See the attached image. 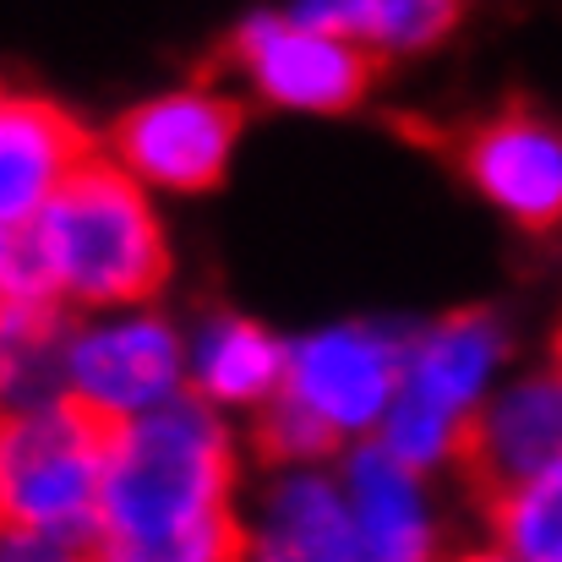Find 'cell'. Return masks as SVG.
<instances>
[{"label": "cell", "instance_id": "cell-1", "mask_svg": "<svg viewBox=\"0 0 562 562\" xmlns=\"http://www.w3.org/2000/svg\"><path fill=\"white\" fill-rule=\"evenodd\" d=\"M235 448L224 420L176 393L170 404L121 426L99 497L93 547H159L229 519Z\"/></svg>", "mask_w": 562, "mask_h": 562}, {"label": "cell", "instance_id": "cell-2", "mask_svg": "<svg viewBox=\"0 0 562 562\" xmlns=\"http://www.w3.org/2000/svg\"><path fill=\"white\" fill-rule=\"evenodd\" d=\"M60 301L77 306H137L165 290L170 246L132 170L110 154H93L44 213L5 235Z\"/></svg>", "mask_w": 562, "mask_h": 562}, {"label": "cell", "instance_id": "cell-3", "mask_svg": "<svg viewBox=\"0 0 562 562\" xmlns=\"http://www.w3.org/2000/svg\"><path fill=\"white\" fill-rule=\"evenodd\" d=\"M126 420L104 415L82 393H49L11 404L0 431V503L5 530L93 547L110 448Z\"/></svg>", "mask_w": 562, "mask_h": 562}, {"label": "cell", "instance_id": "cell-4", "mask_svg": "<svg viewBox=\"0 0 562 562\" xmlns=\"http://www.w3.org/2000/svg\"><path fill=\"white\" fill-rule=\"evenodd\" d=\"M404 132L519 229H562V126L541 110L503 104L475 121H404Z\"/></svg>", "mask_w": 562, "mask_h": 562}, {"label": "cell", "instance_id": "cell-5", "mask_svg": "<svg viewBox=\"0 0 562 562\" xmlns=\"http://www.w3.org/2000/svg\"><path fill=\"white\" fill-rule=\"evenodd\" d=\"M497 356H503V328L486 312H464V317H448L415 334L404 345V376L382 415L376 442L409 470L453 459L459 431L481 409L475 398L486 387V372L497 367Z\"/></svg>", "mask_w": 562, "mask_h": 562}, {"label": "cell", "instance_id": "cell-6", "mask_svg": "<svg viewBox=\"0 0 562 562\" xmlns=\"http://www.w3.org/2000/svg\"><path fill=\"white\" fill-rule=\"evenodd\" d=\"M218 66L240 71L268 104L284 110H312V115H339L356 110L372 93L382 55L361 49L328 27L290 16H251L229 33Z\"/></svg>", "mask_w": 562, "mask_h": 562}, {"label": "cell", "instance_id": "cell-7", "mask_svg": "<svg viewBox=\"0 0 562 562\" xmlns=\"http://www.w3.org/2000/svg\"><path fill=\"white\" fill-rule=\"evenodd\" d=\"M240 104L213 88H176L110 126V159L165 191H213L240 143Z\"/></svg>", "mask_w": 562, "mask_h": 562}, {"label": "cell", "instance_id": "cell-8", "mask_svg": "<svg viewBox=\"0 0 562 562\" xmlns=\"http://www.w3.org/2000/svg\"><path fill=\"white\" fill-rule=\"evenodd\" d=\"M562 459V361L558 372L525 376L508 393H497L492 404H481L470 415V426L459 431L453 464L464 475V486L475 492L481 508H492L497 497L519 492L525 481H536L547 464Z\"/></svg>", "mask_w": 562, "mask_h": 562}, {"label": "cell", "instance_id": "cell-9", "mask_svg": "<svg viewBox=\"0 0 562 562\" xmlns=\"http://www.w3.org/2000/svg\"><path fill=\"white\" fill-rule=\"evenodd\" d=\"M404 345L393 334L376 328H328L312 334L290 350V372H284V398H295L301 409H312L339 442L361 426H382L398 376H404Z\"/></svg>", "mask_w": 562, "mask_h": 562}, {"label": "cell", "instance_id": "cell-10", "mask_svg": "<svg viewBox=\"0 0 562 562\" xmlns=\"http://www.w3.org/2000/svg\"><path fill=\"white\" fill-rule=\"evenodd\" d=\"M181 339L159 317L104 323L60 350V387L82 393L115 420H137L181 393Z\"/></svg>", "mask_w": 562, "mask_h": 562}, {"label": "cell", "instance_id": "cell-11", "mask_svg": "<svg viewBox=\"0 0 562 562\" xmlns=\"http://www.w3.org/2000/svg\"><path fill=\"white\" fill-rule=\"evenodd\" d=\"M93 159V137L71 110L38 93H5L0 104V218L5 235L33 224L44 202Z\"/></svg>", "mask_w": 562, "mask_h": 562}, {"label": "cell", "instance_id": "cell-12", "mask_svg": "<svg viewBox=\"0 0 562 562\" xmlns=\"http://www.w3.org/2000/svg\"><path fill=\"white\" fill-rule=\"evenodd\" d=\"M345 497L356 519V562H426L431 530L404 459H393L382 442L361 448L345 470Z\"/></svg>", "mask_w": 562, "mask_h": 562}, {"label": "cell", "instance_id": "cell-13", "mask_svg": "<svg viewBox=\"0 0 562 562\" xmlns=\"http://www.w3.org/2000/svg\"><path fill=\"white\" fill-rule=\"evenodd\" d=\"M191 382L207 404H268L279 398L290 350L251 317L235 312H207L191 334Z\"/></svg>", "mask_w": 562, "mask_h": 562}, {"label": "cell", "instance_id": "cell-14", "mask_svg": "<svg viewBox=\"0 0 562 562\" xmlns=\"http://www.w3.org/2000/svg\"><path fill=\"white\" fill-rule=\"evenodd\" d=\"M246 562H356L350 497H339L323 475L279 481Z\"/></svg>", "mask_w": 562, "mask_h": 562}, {"label": "cell", "instance_id": "cell-15", "mask_svg": "<svg viewBox=\"0 0 562 562\" xmlns=\"http://www.w3.org/2000/svg\"><path fill=\"white\" fill-rule=\"evenodd\" d=\"M295 16L387 60L442 44L459 27L464 0H295Z\"/></svg>", "mask_w": 562, "mask_h": 562}, {"label": "cell", "instance_id": "cell-16", "mask_svg": "<svg viewBox=\"0 0 562 562\" xmlns=\"http://www.w3.org/2000/svg\"><path fill=\"white\" fill-rule=\"evenodd\" d=\"M486 519L497 525L503 547L519 562H562V459L547 464L536 481H525L519 492L497 497Z\"/></svg>", "mask_w": 562, "mask_h": 562}, {"label": "cell", "instance_id": "cell-17", "mask_svg": "<svg viewBox=\"0 0 562 562\" xmlns=\"http://www.w3.org/2000/svg\"><path fill=\"white\" fill-rule=\"evenodd\" d=\"M0 562H88V547H71V541H49V536H22V530H5V558Z\"/></svg>", "mask_w": 562, "mask_h": 562}, {"label": "cell", "instance_id": "cell-18", "mask_svg": "<svg viewBox=\"0 0 562 562\" xmlns=\"http://www.w3.org/2000/svg\"><path fill=\"white\" fill-rule=\"evenodd\" d=\"M453 562H519L514 552H464V558H453Z\"/></svg>", "mask_w": 562, "mask_h": 562}, {"label": "cell", "instance_id": "cell-19", "mask_svg": "<svg viewBox=\"0 0 562 562\" xmlns=\"http://www.w3.org/2000/svg\"><path fill=\"white\" fill-rule=\"evenodd\" d=\"M558 361H562V339H558Z\"/></svg>", "mask_w": 562, "mask_h": 562}]
</instances>
